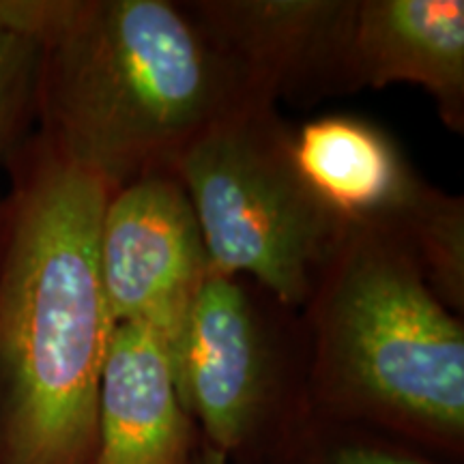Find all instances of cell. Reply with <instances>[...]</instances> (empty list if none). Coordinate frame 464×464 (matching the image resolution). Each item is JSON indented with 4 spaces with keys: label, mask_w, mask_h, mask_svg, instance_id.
<instances>
[{
    "label": "cell",
    "mask_w": 464,
    "mask_h": 464,
    "mask_svg": "<svg viewBox=\"0 0 464 464\" xmlns=\"http://www.w3.org/2000/svg\"><path fill=\"white\" fill-rule=\"evenodd\" d=\"M0 196V464H89L114 323L100 276L112 188L34 131Z\"/></svg>",
    "instance_id": "cell-1"
},
{
    "label": "cell",
    "mask_w": 464,
    "mask_h": 464,
    "mask_svg": "<svg viewBox=\"0 0 464 464\" xmlns=\"http://www.w3.org/2000/svg\"><path fill=\"white\" fill-rule=\"evenodd\" d=\"M39 39L37 131L119 188L269 103L185 0H14ZM274 106V103H269Z\"/></svg>",
    "instance_id": "cell-2"
},
{
    "label": "cell",
    "mask_w": 464,
    "mask_h": 464,
    "mask_svg": "<svg viewBox=\"0 0 464 464\" xmlns=\"http://www.w3.org/2000/svg\"><path fill=\"white\" fill-rule=\"evenodd\" d=\"M310 411L464 462V324L413 254L342 230L301 307Z\"/></svg>",
    "instance_id": "cell-3"
},
{
    "label": "cell",
    "mask_w": 464,
    "mask_h": 464,
    "mask_svg": "<svg viewBox=\"0 0 464 464\" xmlns=\"http://www.w3.org/2000/svg\"><path fill=\"white\" fill-rule=\"evenodd\" d=\"M290 131L277 106H249L202 133L174 172L211 269L247 277L301 310L340 228L301 181Z\"/></svg>",
    "instance_id": "cell-4"
},
{
    "label": "cell",
    "mask_w": 464,
    "mask_h": 464,
    "mask_svg": "<svg viewBox=\"0 0 464 464\" xmlns=\"http://www.w3.org/2000/svg\"><path fill=\"white\" fill-rule=\"evenodd\" d=\"M166 351L200 440L230 464H260L310 413L301 310L247 277L211 271Z\"/></svg>",
    "instance_id": "cell-5"
},
{
    "label": "cell",
    "mask_w": 464,
    "mask_h": 464,
    "mask_svg": "<svg viewBox=\"0 0 464 464\" xmlns=\"http://www.w3.org/2000/svg\"><path fill=\"white\" fill-rule=\"evenodd\" d=\"M211 271L177 172H149L110 191L100 224V276L114 324L147 327L168 348Z\"/></svg>",
    "instance_id": "cell-6"
},
{
    "label": "cell",
    "mask_w": 464,
    "mask_h": 464,
    "mask_svg": "<svg viewBox=\"0 0 464 464\" xmlns=\"http://www.w3.org/2000/svg\"><path fill=\"white\" fill-rule=\"evenodd\" d=\"M265 102L351 95L357 0H185Z\"/></svg>",
    "instance_id": "cell-7"
},
{
    "label": "cell",
    "mask_w": 464,
    "mask_h": 464,
    "mask_svg": "<svg viewBox=\"0 0 464 464\" xmlns=\"http://www.w3.org/2000/svg\"><path fill=\"white\" fill-rule=\"evenodd\" d=\"M290 155L340 232L379 230L402 239L434 191L396 138L359 114H323L293 127Z\"/></svg>",
    "instance_id": "cell-8"
},
{
    "label": "cell",
    "mask_w": 464,
    "mask_h": 464,
    "mask_svg": "<svg viewBox=\"0 0 464 464\" xmlns=\"http://www.w3.org/2000/svg\"><path fill=\"white\" fill-rule=\"evenodd\" d=\"M351 91L421 86L450 131H464L462 0H357Z\"/></svg>",
    "instance_id": "cell-9"
},
{
    "label": "cell",
    "mask_w": 464,
    "mask_h": 464,
    "mask_svg": "<svg viewBox=\"0 0 464 464\" xmlns=\"http://www.w3.org/2000/svg\"><path fill=\"white\" fill-rule=\"evenodd\" d=\"M198 448L164 340L140 324H114L89 464H194Z\"/></svg>",
    "instance_id": "cell-10"
},
{
    "label": "cell",
    "mask_w": 464,
    "mask_h": 464,
    "mask_svg": "<svg viewBox=\"0 0 464 464\" xmlns=\"http://www.w3.org/2000/svg\"><path fill=\"white\" fill-rule=\"evenodd\" d=\"M260 464H464L392 434L307 413Z\"/></svg>",
    "instance_id": "cell-11"
},
{
    "label": "cell",
    "mask_w": 464,
    "mask_h": 464,
    "mask_svg": "<svg viewBox=\"0 0 464 464\" xmlns=\"http://www.w3.org/2000/svg\"><path fill=\"white\" fill-rule=\"evenodd\" d=\"M37 97L39 39L14 0H0V168L37 131Z\"/></svg>",
    "instance_id": "cell-12"
},
{
    "label": "cell",
    "mask_w": 464,
    "mask_h": 464,
    "mask_svg": "<svg viewBox=\"0 0 464 464\" xmlns=\"http://www.w3.org/2000/svg\"><path fill=\"white\" fill-rule=\"evenodd\" d=\"M428 286L456 316L464 312V200L434 189L404 239Z\"/></svg>",
    "instance_id": "cell-13"
},
{
    "label": "cell",
    "mask_w": 464,
    "mask_h": 464,
    "mask_svg": "<svg viewBox=\"0 0 464 464\" xmlns=\"http://www.w3.org/2000/svg\"><path fill=\"white\" fill-rule=\"evenodd\" d=\"M194 464H230V462L226 460L222 454H218V451L207 448V445L200 440V448H198V451H196Z\"/></svg>",
    "instance_id": "cell-14"
}]
</instances>
